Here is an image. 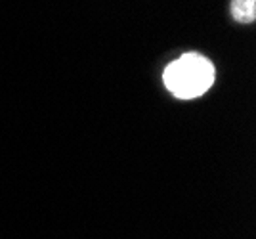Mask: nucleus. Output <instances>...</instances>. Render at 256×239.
Here are the masks:
<instances>
[{"instance_id": "f257e3e1", "label": "nucleus", "mask_w": 256, "mask_h": 239, "mask_svg": "<svg viewBox=\"0 0 256 239\" xmlns=\"http://www.w3.org/2000/svg\"><path fill=\"white\" fill-rule=\"evenodd\" d=\"M164 86L178 100L203 96L214 82V66L199 54H184L164 69Z\"/></svg>"}, {"instance_id": "f03ea898", "label": "nucleus", "mask_w": 256, "mask_h": 239, "mask_svg": "<svg viewBox=\"0 0 256 239\" xmlns=\"http://www.w3.org/2000/svg\"><path fill=\"white\" fill-rule=\"evenodd\" d=\"M232 16L239 23H252L256 18V0H234Z\"/></svg>"}]
</instances>
